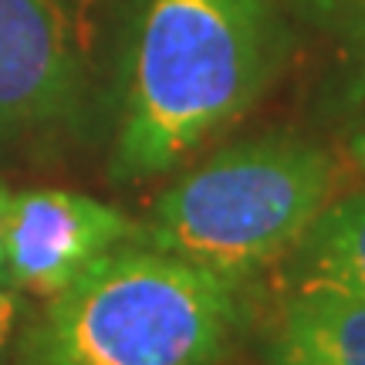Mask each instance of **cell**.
I'll list each match as a JSON object with an SVG mask.
<instances>
[{"mask_svg":"<svg viewBox=\"0 0 365 365\" xmlns=\"http://www.w3.org/2000/svg\"><path fill=\"white\" fill-rule=\"evenodd\" d=\"M312 24L349 41H365V0H294Z\"/></svg>","mask_w":365,"mask_h":365,"instance_id":"cell-8","label":"cell"},{"mask_svg":"<svg viewBox=\"0 0 365 365\" xmlns=\"http://www.w3.org/2000/svg\"><path fill=\"white\" fill-rule=\"evenodd\" d=\"M27 312H31V298H24L21 291L0 287V362L14 355V341L21 335Z\"/></svg>","mask_w":365,"mask_h":365,"instance_id":"cell-9","label":"cell"},{"mask_svg":"<svg viewBox=\"0 0 365 365\" xmlns=\"http://www.w3.org/2000/svg\"><path fill=\"white\" fill-rule=\"evenodd\" d=\"M352 159L359 166H365V118H362V125H359V132L352 135Z\"/></svg>","mask_w":365,"mask_h":365,"instance_id":"cell-11","label":"cell"},{"mask_svg":"<svg viewBox=\"0 0 365 365\" xmlns=\"http://www.w3.org/2000/svg\"><path fill=\"white\" fill-rule=\"evenodd\" d=\"M139 240V223L112 203L71 190H21L7 210L11 291L44 301L118 244Z\"/></svg>","mask_w":365,"mask_h":365,"instance_id":"cell-5","label":"cell"},{"mask_svg":"<svg viewBox=\"0 0 365 365\" xmlns=\"http://www.w3.org/2000/svg\"><path fill=\"white\" fill-rule=\"evenodd\" d=\"M277 365H365V298L294 287L281 312Z\"/></svg>","mask_w":365,"mask_h":365,"instance_id":"cell-6","label":"cell"},{"mask_svg":"<svg viewBox=\"0 0 365 365\" xmlns=\"http://www.w3.org/2000/svg\"><path fill=\"white\" fill-rule=\"evenodd\" d=\"M298 287H331L365 298V190L325 207L294 247Z\"/></svg>","mask_w":365,"mask_h":365,"instance_id":"cell-7","label":"cell"},{"mask_svg":"<svg viewBox=\"0 0 365 365\" xmlns=\"http://www.w3.org/2000/svg\"><path fill=\"white\" fill-rule=\"evenodd\" d=\"M88 81V0H0V143L68 129Z\"/></svg>","mask_w":365,"mask_h":365,"instance_id":"cell-4","label":"cell"},{"mask_svg":"<svg viewBox=\"0 0 365 365\" xmlns=\"http://www.w3.org/2000/svg\"><path fill=\"white\" fill-rule=\"evenodd\" d=\"M7 210H11V190L0 182V287L11 291V281H7Z\"/></svg>","mask_w":365,"mask_h":365,"instance_id":"cell-10","label":"cell"},{"mask_svg":"<svg viewBox=\"0 0 365 365\" xmlns=\"http://www.w3.org/2000/svg\"><path fill=\"white\" fill-rule=\"evenodd\" d=\"M277 48L271 0H145L118 170L153 176L182 163L257 102Z\"/></svg>","mask_w":365,"mask_h":365,"instance_id":"cell-2","label":"cell"},{"mask_svg":"<svg viewBox=\"0 0 365 365\" xmlns=\"http://www.w3.org/2000/svg\"><path fill=\"white\" fill-rule=\"evenodd\" d=\"M237 291L129 240L27 312L14 365H220L240 325Z\"/></svg>","mask_w":365,"mask_h":365,"instance_id":"cell-1","label":"cell"},{"mask_svg":"<svg viewBox=\"0 0 365 365\" xmlns=\"http://www.w3.org/2000/svg\"><path fill=\"white\" fill-rule=\"evenodd\" d=\"M328 186L331 163L318 145L284 135L237 143L159 193L139 240L240 284L298 247Z\"/></svg>","mask_w":365,"mask_h":365,"instance_id":"cell-3","label":"cell"}]
</instances>
